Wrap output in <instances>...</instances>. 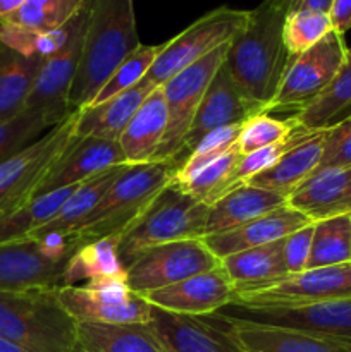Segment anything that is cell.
I'll list each match as a JSON object with an SVG mask.
<instances>
[{
	"label": "cell",
	"instance_id": "8fae6325",
	"mask_svg": "<svg viewBox=\"0 0 351 352\" xmlns=\"http://www.w3.org/2000/svg\"><path fill=\"white\" fill-rule=\"evenodd\" d=\"M351 299V261L234 291L233 306H291Z\"/></svg>",
	"mask_w": 351,
	"mask_h": 352
},
{
	"label": "cell",
	"instance_id": "b9f144b4",
	"mask_svg": "<svg viewBox=\"0 0 351 352\" xmlns=\"http://www.w3.org/2000/svg\"><path fill=\"white\" fill-rule=\"evenodd\" d=\"M299 129L295 116L289 119H275L270 113H258L241 126L236 148L241 155L251 153L268 144L279 143Z\"/></svg>",
	"mask_w": 351,
	"mask_h": 352
},
{
	"label": "cell",
	"instance_id": "60d3db41",
	"mask_svg": "<svg viewBox=\"0 0 351 352\" xmlns=\"http://www.w3.org/2000/svg\"><path fill=\"white\" fill-rule=\"evenodd\" d=\"M55 126L57 124L47 116L26 110L14 119L0 122V164L33 144Z\"/></svg>",
	"mask_w": 351,
	"mask_h": 352
},
{
	"label": "cell",
	"instance_id": "30bf717a",
	"mask_svg": "<svg viewBox=\"0 0 351 352\" xmlns=\"http://www.w3.org/2000/svg\"><path fill=\"white\" fill-rule=\"evenodd\" d=\"M229 43L219 47L162 85L167 107V131L155 160L179 162L193 119L202 105L210 82L224 65Z\"/></svg>",
	"mask_w": 351,
	"mask_h": 352
},
{
	"label": "cell",
	"instance_id": "e575fe53",
	"mask_svg": "<svg viewBox=\"0 0 351 352\" xmlns=\"http://www.w3.org/2000/svg\"><path fill=\"white\" fill-rule=\"evenodd\" d=\"M89 0H26L0 23L31 31H57L71 23Z\"/></svg>",
	"mask_w": 351,
	"mask_h": 352
},
{
	"label": "cell",
	"instance_id": "7a4b0ae2",
	"mask_svg": "<svg viewBox=\"0 0 351 352\" xmlns=\"http://www.w3.org/2000/svg\"><path fill=\"white\" fill-rule=\"evenodd\" d=\"M140 45L134 0H89L81 60L69 95L71 110L88 107L117 65Z\"/></svg>",
	"mask_w": 351,
	"mask_h": 352
},
{
	"label": "cell",
	"instance_id": "4316f807",
	"mask_svg": "<svg viewBox=\"0 0 351 352\" xmlns=\"http://www.w3.org/2000/svg\"><path fill=\"white\" fill-rule=\"evenodd\" d=\"M119 237H103L81 244L69 258L62 285L96 284L107 280H127L126 267L119 258Z\"/></svg>",
	"mask_w": 351,
	"mask_h": 352
},
{
	"label": "cell",
	"instance_id": "ffe728a7",
	"mask_svg": "<svg viewBox=\"0 0 351 352\" xmlns=\"http://www.w3.org/2000/svg\"><path fill=\"white\" fill-rule=\"evenodd\" d=\"M310 223L312 220L305 213L298 212L289 203H286V205L279 206L244 226L236 227V229L205 236L203 243L206 244V248L212 251L217 260H224L240 251L277 243L295 230L303 229Z\"/></svg>",
	"mask_w": 351,
	"mask_h": 352
},
{
	"label": "cell",
	"instance_id": "7c38bea8",
	"mask_svg": "<svg viewBox=\"0 0 351 352\" xmlns=\"http://www.w3.org/2000/svg\"><path fill=\"white\" fill-rule=\"evenodd\" d=\"M57 294L76 323L147 325L151 318V305L143 296L131 291L127 280L62 285Z\"/></svg>",
	"mask_w": 351,
	"mask_h": 352
},
{
	"label": "cell",
	"instance_id": "4fadbf2b",
	"mask_svg": "<svg viewBox=\"0 0 351 352\" xmlns=\"http://www.w3.org/2000/svg\"><path fill=\"white\" fill-rule=\"evenodd\" d=\"M88 14L89 2L71 21V33L65 43L55 54L41 60L40 71L34 79L26 109H24L26 112L47 116L55 124L62 122L69 113L74 112L69 107V95L74 85L79 60H81Z\"/></svg>",
	"mask_w": 351,
	"mask_h": 352
},
{
	"label": "cell",
	"instance_id": "d6986e66",
	"mask_svg": "<svg viewBox=\"0 0 351 352\" xmlns=\"http://www.w3.org/2000/svg\"><path fill=\"white\" fill-rule=\"evenodd\" d=\"M164 352H241L213 322L151 306L147 323Z\"/></svg>",
	"mask_w": 351,
	"mask_h": 352
},
{
	"label": "cell",
	"instance_id": "9a60e30c",
	"mask_svg": "<svg viewBox=\"0 0 351 352\" xmlns=\"http://www.w3.org/2000/svg\"><path fill=\"white\" fill-rule=\"evenodd\" d=\"M264 113V107L251 102L250 98L243 95L236 82L233 81L227 69L220 67L215 78L210 82L205 96L202 100L198 112L193 119L191 127L186 136L184 148L179 162L206 136L220 127L237 126L244 124L251 117Z\"/></svg>",
	"mask_w": 351,
	"mask_h": 352
},
{
	"label": "cell",
	"instance_id": "7dc6e473",
	"mask_svg": "<svg viewBox=\"0 0 351 352\" xmlns=\"http://www.w3.org/2000/svg\"><path fill=\"white\" fill-rule=\"evenodd\" d=\"M329 17L332 30L344 36V33L351 30V0H332Z\"/></svg>",
	"mask_w": 351,
	"mask_h": 352
},
{
	"label": "cell",
	"instance_id": "8992f818",
	"mask_svg": "<svg viewBox=\"0 0 351 352\" xmlns=\"http://www.w3.org/2000/svg\"><path fill=\"white\" fill-rule=\"evenodd\" d=\"M78 110L47 134L0 164V217L19 208L38 195L45 175L78 140Z\"/></svg>",
	"mask_w": 351,
	"mask_h": 352
},
{
	"label": "cell",
	"instance_id": "1f68e13d",
	"mask_svg": "<svg viewBox=\"0 0 351 352\" xmlns=\"http://www.w3.org/2000/svg\"><path fill=\"white\" fill-rule=\"evenodd\" d=\"M78 346L86 352H164L147 325L78 323Z\"/></svg>",
	"mask_w": 351,
	"mask_h": 352
},
{
	"label": "cell",
	"instance_id": "9c48e42d",
	"mask_svg": "<svg viewBox=\"0 0 351 352\" xmlns=\"http://www.w3.org/2000/svg\"><path fill=\"white\" fill-rule=\"evenodd\" d=\"M346 54L343 34L330 31L312 48L292 57L265 113L305 109L329 86L346 60Z\"/></svg>",
	"mask_w": 351,
	"mask_h": 352
},
{
	"label": "cell",
	"instance_id": "cb8c5ba5",
	"mask_svg": "<svg viewBox=\"0 0 351 352\" xmlns=\"http://www.w3.org/2000/svg\"><path fill=\"white\" fill-rule=\"evenodd\" d=\"M155 88L157 86L143 79L136 86L107 102L79 109L76 134L79 138H102V140L119 141L120 134L124 133L141 103L151 95Z\"/></svg>",
	"mask_w": 351,
	"mask_h": 352
},
{
	"label": "cell",
	"instance_id": "836d02e7",
	"mask_svg": "<svg viewBox=\"0 0 351 352\" xmlns=\"http://www.w3.org/2000/svg\"><path fill=\"white\" fill-rule=\"evenodd\" d=\"M350 261L351 215H339L313 222L308 268L332 267V265H343Z\"/></svg>",
	"mask_w": 351,
	"mask_h": 352
},
{
	"label": "cell",
	"instance_id": "484cf974",
	"mask_svg": "<svg viewBox=\"0 0 351 352\" xmlns=\"http://www.w3.org/2000/svg\"><path fill=\"white\" fill-rule=\"evenodd\" d=\"M286 203H288V198L279 192L255 188L250 184L240 186L220 196L209 206L205 236L236 229Z\"/></svg>",
	"mask_w": 351,
	"mask_h": 352
},
{
	"label": "cell",
	"instance_id": "52a82bcc",
	"mask_svg": "<svg viewBox=\"0 0 351 352\" xmlns=\"http://www.w3.org/2000/svg\"><path fill=\"white\" fill-rule=\"evenodd\" d=\"M250 19V10L217 7L189 24L184 31L165 41L148 71L147 81L162 86L172 76L202 60L213 50L233 41Z\"/></svg>",
	"mask_w": 351,
	"mask_h": 352
},
{
	"label": "cell",
	"instance_id": "44dd1931",
	"mask_svg": "<svg viewBox=\"0 0 351 352\" xmlns=\"http://www.w3.org/2000/svg\"><path fill=\"white\" fill-rule=\"evenodd\" d=\"M67 261H52L34 239L0 244V291L58 289Z\"/></svg>",
	"mask_w": 351,
	"mask_h": 352
},
{
	"label": "cell",
	"instance_id": "f546056e",
	"mask_svg": "<svg viewBox=\"0 0 351 352\" xmlns=\"http://www.w3.org/2000/svg\"><path fill=\"white\" fill-rule=\"evenodd\" d=\"M220 267L233 282L234 291L277 280L288 275L282 253V239L231 254L220 260Z\"/></svg>",
	"mask_w": 351,
	"mask_h": 352
},
{
	"label": "cell",
	"instance_id": "f35d334b",
	"mask_svg": "<svg viewBox=\"0 0 351 352\" xmlns=\"http://www.w3.org/2000/svg\"><path fill=\"white\" fill-rule=\"evenodd\" d=\"M330 31L334 30L329 12L301 10V12L286 14L282 24V40L289 58L312 48Z\"/></svg>",
	"mask_w": 351,
	"mask_h": 352
},
{
	"label": "cell",
	"instance_id": "d4e9b609",
	"mask_svg": "<svg viewBox=\"0 0 351 352\" xmlns=\"http://www.w3.org/2000/svg\"><path fill=\"white\" fill-rule=\"evenodd\" d=\"M167 131V107L162 86L141 103L138 112L120 134L119 144L129 165L153 162Z\"/></svg>",
	"mask_w": 351,
	"mask_h": 352
},
{
	"label": "cell",
	"instance_id": "d590c367",
	"mask_svg": "<svg viewBox=\"0 0 351 352\" xmlns=\"http://www.w3.org/2000/svg\"><path fill=\"white\" fill-rule=\"evenodd\" d=\"M240 158L241 153L237 151V148L234 146L233 150H229L226 155H222L220 158L213 160L212 164L200 168V170L196 172V174H193L188 181L182 182L181 186H176V188L181 192H184V195H188L189 198L196 199V201L200 203H205V205L210 206L213 201H217L220 196L226 195L229 179L231 175H233Z\"/></svg>",
	"mask_w": 351,
	"mask_h": 352
},
{
	"label": "cell",
	"instance_id": "83f0119b",
	"mask_svg": "<svg viewBox=\"0 0 351 352\" xmlns=\"http://www.w3.org/2000/svg\"><path fill=\"white\" fill-rule=\"evenodd\" d=\"M41 60V57H24L0 43V122L24 112Z\"/></svg>",
	"mask_w": 351,
	"mask_h": 352
},
{
	"label": "cell",
	"instance_id": "d6a6232c",
	"mask_svg": "<svg viewBox=\"0 0 351 352\" xmlns=\"http://www.w3.org/2000/svg\"><path fill=\"white\" fill-rule=\"evenodd\" d=\"M74 189L76 186H69L50 192H41L19 208L0 217V244L30 239L38 229L57 215Z\"/></svg>",
	"mask_w": 351,
	"mask_h": 352
},
{
	"label": "cell",
	"instance_id": "5b68a950",
	"mask_svg": "<svg viewBox=\"0 0 351 352\" xmlns=\"http://www.w3.org/2000/svg\"><path fill=\"white\" fill-rule=\"evenodd\" d=\"M209 205L167 186L150 208L119 237V258L129 267L141 253L155 246L186 239H203Z\"/></svg>",
	"mask_w": 351,
	"mask_h": 352
},
{
	"label": "cell",
	"instance_id": "681fc988",
	"mask_svg": "<svg viewBox=\"0 0 351 352\" xmlns=\"http://www.w3.org/2000/svg\"><path fill=\"white\" fill-rule=\"evenodd\" d=\"M0 352H31L28 349H24V347L17 346V344L10 342V340H6L0 337Z\"/></svg>",
	"mask_w": 351,
	"mask_h": 352
},
{
	"label": "cell",
	"instance_id": "e0dca14e",
	"mask_svg": "<svg viewBox=\"0 0 351 352\" xmlns=\"http://www.w3.org/2000/svg\"><path fill=\"white\" fill-rule=\"evenodd\" d=\"M119 165H129L120 150L119 141L78 136V140L65 150V153L45 175L38 195L78 186L93 175H98Z\"/></svg>",
	"mask_w": 351,
	"mask_h": 352
},
{
	"label": "cell",
	"instance_id": "bcb514c9",
	"mask_svg": "<svg viewBox=\"0 0 351 352\" xmlns=\"http://www.w3.org/2000/svg\"><path fill=\"white\" fill-rule=\"evenodd\" d=\"M267 2L286 16L291 12H301V10L329 12L332 0H267Z\"/></svg>",
	"mask_w": 351,
	"mask_h": 352
},
{
	"label": "cell",
	"instance_id": "c3c4849f",
	"mask_svg": "<svg viewBox=\"0 0 351 352\" xmlns=\"http://www.w3.org/2000/svg\"><path fill=\"white\" fill-rule=\"evenodd\" d=\"M24 2L26 0H0V21L16 12L21 6H24Z\"/></svg>",
	"mask_w": 351,
	"mask_h": 352
},
{
	"label": "cell",
	"instance_id": "f1b7e54d",
	"mask_svg": "<svg viewBox=\"0 0 351 352\" xmlns=\"http://www.w3.org/2000/svg\"><path fill=\"white\" fill-rule=\"evenodd\" d=\"M126 167L127 165L112 167L109 168V170L102 172V174L93 175V177L81 182L79 186H76V189L71 192V196H69V198L65 199L64 205L61 206L57 215H55L50 222L45 223L41 229H38L30 239H34V237L38 236H45V234L76 232V230L81 227V223L85 222L86 217L89 215V212L98 205L102 196L109 191V188L112 186V182L116 181L117 175H119Z\"/></svg>",
	"mask_w": 351,
	"mask_h": 352
},
{
	"label": "cell",
	"instance_id": "8d00e7d4",
	"mask_svg": "<svg viewBox=\"0 0 351 352\" xmlns=\"http://www.w3.org/2000/svg\"><path fill=\"white\" fill-rule=\"evenodd\" d=\"M162 45H140L134 48L123 62L116 67V71L109 76L102 88L98 89L96 96L89 105H98V103L107 102V100L114 98V96L120 95L126 89L133 88L138 82L143 81L147 78L148 71L153 65L155 58L160 54Z\"/></svg>",
	"mask_w": 351,
	"mask_h": 352
},
{
	"label": "cell",
	"instance_id": "74e56055",
	"mask_svg": "<svg viewBox=\"0 0 351 352\" xmlns=\"http://www.w3.org/2000/svg\"><path fill=\"white\" fill-rule=\"evenodd\" d=\"M243 124L237 126H227L220 127V129L213 131V133L206 134L184 158L178 164V168L172 177V186H181L182 182L188 181L193 174L203 168L205 165L212 164L213 160L226 155L227 151L233 150L236 146L237 136Z\"/></svg>",
	"mask_w": 351,
	"mask_h": 352
},
{
	"label": "cell",
	"instance_id": "5bb4252c",
	"mask_svg": "<svg viewBox=\"0 0 351 352\" xmlns=\"http://www.w3.org/2000/svg\"><path fill=\"white\" fill-rule=\"evenodd\" d=\"M219 265L220 260L213 256L203 239L176 241L141 253L126 268L127 285L131 291L145 296Z\"/></svg>",
	"mask_w": 351,
	"mask_h": 352
},
{
	"label": "cell",
	"instance_id": "2e32d148",
	"mask_svg": "<svg viewBox=\"0 0 351 352\" xmlns=\"http://www.w3.org/2000/svg\"><path fill=\"white\" fill-rule=\"evenodd\" d=\"M143 298L151 306L165 311L210 316L233 302L234 285L219 265L217 268L193 275L178 284L147 292Z\"/></svg>",
	"mask_w": 351,
	"mask_h": 352
},
{
	"label": "cell",
	"instance_id": "ac0fdd59",
	"mask_svg": "<svg viewBox=\"0 0 351 352\" xmlns=\"http://www.w3.org/2000/svg\"><path fill=\"white\" fill-rule=\"evenodd\" d=\"M229 337L241 352H351V346L327 337L205 316Z\"/></svg>",
	"mask_w": 351,
	"mask_h": 352
},
{
	"label": "cell",
	"instance_id": "f6af8a7d",
	"mask_svg": "<svg viewBox=\"0 0 351 352\" xmlns=\"http://www.w3.org/2000/svg\"><path fill=\"white\" fill-rule=\"evenodd\" d=\"M313 239V222L303 229L295 230L282 239V253L288 275L301 274L308 268L310 250Z\"/></svg>",
	"mask_w": 351,
	"mask_h": 352
},
{
	"label": "cell",
	"instance_id": "603a6c76",
	"mask_svg": "<svg viewBox=\"0 0 351 352\" xmlns=\"http://www.w3.org/2000/svg\"><path fill=\"white\" fill-rule=\"evenodd\" d=\"M288 203L312 222L351 215V167L315 174L289 196Z\"/></svg>",
	"mask_w": 351,
	"mask_h": 352
},
{
	"label": "cell",
	"instance_id": "7bdbcfd3",
	"mask_svg": "<svg viewBox=\"0 0 351 352\" xmlns=\"http://www.w3.org/2000/svg\"><path fill=\"white\" fill-rule=\"evenodd\" d=\"M306 133H310V131H305L299 127L296 133H292L291 136L286 138V140H282V141H279V143L268 144V146L260 148V150H257V151L241 155L240 162H237L236 168H234L233 175H231L226 192L233 191V189L240 188V186H244L248 181H250V179H253L255 175L262 174V172H265L267 168H270L272 165H274L275 162H277L279 158H281L282 155L289 150V148L295 146V144L298 143V141L301 140Z\"/></svg>",
	"mask_w": 351,
	"mask_h": 352
},
{
	"label": "cell",
	"instance_id": "4dcf8cb0",
	"mask_svg": "<svg viewBox=\"0 0 351 352\" xmlns=\"http://www.w3.org/2000/svg\"><path fill=\"white\" fill-rule=\"evenodd\" d=\"M351 109V47L348 48L346 60L326 89L312 103L295 113L301 129L322 131L344 119Z\"/></svg>",
	"mask_w": 351,
	"mask_h": 352
},
{
	"label": "cell",
	"instance_id": "ba28073f",
	"mask_svg": "<svg viewBox=\"0 0 351 352\" xmlns=\"http://www.w3.org/2000/svg\"><path fill=\"white\" fill-rule=\"evenodd\" d=\"M210 316L251 325L279 327L351 346V299L291 306H226Z\"/></svg>",
	"mask_w": 351,
	"mask_h": 352
},
{
	"label": "cell",
	"instance_id": "6da1fadb",
	"mask_svg": "<svg viewBox=\"0 0 351 352\" xmlns=\"http://www.w3.org/2000/svg\"><path fill=\"white\" fill-rule=\"evenodd\" d=\"M284 14L267 0L250 10V19L233 38L224 67L246 98L264 107L277 91L289 55L282 40Z\"/></svg>",
	"mask_w": 351,
	"mask_h": 352
},
{
	"label": "cell",
	"instance_id": "277c9868",
	"mask_svg": "<svg viewBox=\"0 0 351 352\" xmlns=\"http://www.w3.org/2000/svg\"><path fill=\"white\" fill-rule=\"evenodd\" d=\"M178 164V160H153L127 165L74 232L79 243L123 236L171 186Z\"/></svg>",
	"mask_w": 351,
	"mask_h": 352
},
{
	"label": "cell",
	"instance_id": "7402d4cb",
	"mask_svg": "<svg viewBox=\"0 0 351 352\" xmlns=\"http://www.w3.org/2000/svg\"><path fill=\"white\" fill-rule=\"evenodd\" d=\"M323 141L326 129L306 133L270 168L255 175L246 184L268 189L289 198L296 189L301 188L310 177L315 175L323 153Z\"/></svg>",
	"mask_w": 351,
	"mask_h": 352
},
{
	"label": "cell",
	"instance_id": "ee69618b",
	"mask_svg": "<svg viewBox=\"0 0 351 352\" xmlns=\"http://www.w3.org/2000/svg\"><path fill=\"white\" fill-rule=\"evenodd\" d=\"M343 167H351V113L326 129L323 153L315 174Z\"/></svg>",
	"mask_w": 351,
	"mask_h": 352
},
{
	"label": "cell",
	"instance_id": "f907efd6",
	"mask_svg": "<svg viewBox=\"0 0 351 352\" xmlns=\"http://www.w3.org/2000/svg\"><path fill=\"white\" fill-rule=\"evenodd\" d=\"M72 352H86V351H85V349H83V347L76 346V347H74V351H72Z\"/></svg>",
	"mask_w": 351,
	"mask_h": 352
},
{
	"label": "cell",
	"instance_id": "3957f363",
	"mask_svg": "<svg viewBox=\"0 0 351 352\" xmlns=\"http://www.w3.org/2000/svg\"><path fill=\"white\" fill-rule=\"evenodd\" d=\"M0 337L31 352H72L78 323L61 305L57 289L0 291Z\"/></svg>",
	"mask_w": 351,
	"mask_h": 352
},
{
	"label": "cell",
	"instance_id": "ab89813d",
	"mask_svg": "<svg viewBox=\"0 0 351 352\" xmlns=\"http://www.w3.org/2000/svg\"><path fill=\"white\" fill-rule=\"evenodd\" d=\"M71 33V23L57 31H31L12 24L0 23V43L24 57H48L55 54Z\"/></svg>",
	"mask_w": 351,
	"mask_h": 352
}]
</instances>
